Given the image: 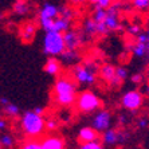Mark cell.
Here are the masks:
<instances>
[{"label": "cell", "mask_w": 149, "mask_h": 149, "mask_svg": "<svg viewBox=\"0 0 149 149\" xmlns=\"http://www.w3.org/2000/svg\"><path fill=\"white\" fill-rule=\"evenodd\" d=\"M111 125V114L108 110H98L93 117V125L91 128L95 132H106L110 129Z\"/></svg>", "instance_id": "9c48e42d"}, {"label": "cell", "mask_w": 149, "mask_h": 149, "mask_svg": "<svg viewBox=\"0 0 149 149\" xmlns=\"http://www.w3.org/2000/svg\"><path fill=\"white\" fill-rule=\"evenodd\" d=\"M128 32H129V34H132V35H139L140 34V27H139V26H136V24L129 26V27H128Z\"/></svg>", "instance_id": "1f68e13d"}, {"label": "cell", "mask_w": 149, "mask_h": 149, "mask_svg": "<svg viewBox=\"0 0 149 149\" xmlns=\"http://www.w3.org/2000/svg\"><path fill=\"white\" fill-rule=\"evenodd\" d=\"M85 32L89 35H97V23L93 19H87L85 22Z\"/></svg>", "instance_id": "7402d4cb"}, {"label": "cell", "mask_w": 149, "mask_h": 149, "mask_svg": "<svg viewBox=\"0 0 149 149\" xmlns=\"http://www.w3.org/2000/svg\"><path fill=\"white\" fill-rule=\"evenodd\" d=\"M63 40H65L66 50H77L82 43V36L78 31L69 30L63 34Z\"/></svg>", "instance_id": "8fae6325"}, {"label": "cell", "mask_w": 149, "mask_h": 149, "mask_svg": "<svg viewBox=\"0 0 149 149\" xmlns=\"http://www.w3.org/2000/svg\"><path fill=\"white\" fill-rule=\"evenodd\" d=\"M93 4L95 6V8H102V10H108L110 7L113 1L110 0H97V1H93Z\"/></svg>", "instance_id": "f1b7e54d"}, {"label": "cell", "mask_w": 149, "mask_h": 149, "mask_svg": "<svg viewBox=\"0 0 149 149\" xmlns=\"http://www.w3.org/2000/svg\"><path fill=\"white\" fill-rule=\"evenodd\" d=\"M132 4L137 10H146L149 7V0H134Z\"/></svg>", "instance_id": "f546056e"}, {"label": "cell", "mask_w": 149, "mask_h": 149, "mask_svg": "<svg viewBox=\"0 0 149 149\" xmlns=\"http://www.w3.org/2000/svg\"><path fill=\"white\" fill-rule=\"evenodd\" d=\"M137 43L146 45V43H148V34H139L137 35Z\"/></svg>", "instance_id": "4dcf8cb0"}, {"label": "cell", "mask_w": 149, "mask_h": 149, "mask_svg": "<svg viewBox=\"0 0 149 149\" xmlns=\"http://www.w3.org/2000/svg\"><path fill=\"white\" fill-rule=\"evenodd\" d=\"M15 144V140L14 137L8 133H3V134H0V145L1 148H12Z\"/></svg>", "instance_id": "ffe728a7"}, {"label": "cell", "mask_w": 149, "mask_h": 149, "mask_svg": "<svg viewBox=\"0 0 149 149\" xmlns=\"http://www.w3.org/2000/svg\"><path fill=\"white\" fill-rule=\"evenodd\" d=\"M19 149H42L40 148V141L36 139H27L20 144Z\"/></svg>", "instance_id": "d6986e66"}, {"label": "cell", "mask_w": 149, "mask_h": 149, "mask_svg": "<svg viewBox=\"0 0 149 149\" xmlns=\"http://www.w3.org/2000/svg\"><path fill=\"white\" fill-rule=\"evenodd\" d=\"M52 97L61 106H71L77 101L75 81L67 75L59 77L52 87Z\"/></svg>", "instance_id": "6da1fadb"}, {"label": "cell", "mask_w": 149, "mask_h": 149, "mask_svg": "<svg viewBox=\"0 0 149 149\" xmlns=\"http://www.w3.org/2000/svg\"><path fill=\"white\" fill-rule=\"evenodd\" d=\"M66 51V46L63 40V34L58 32H46L43 38V52L51 58L62 55Z\"/></svg>", "instance_id": "3957f363"}, {"label": "cell", "mask_w": 149, "mask_h": 149, "mask_svg": "<svg viewBox=\"0 0 149 149\" xmlns=\"http://www.w3.org/2000/svg\"><path fill=\"white\" fill-rule=\"evenodd\" d=\"M97 65L94 62H87L85 65H77L73 69V78L74 81L85 85H93L95 82V71Z\"/></svg>", "instance_id": "5b68a950"}, {"label": "cell", "mask_w": 149, "mask_h": 149, "mask_svg": "<svg viewBox=\"0 0 149 149\" xmlns=\"http://www.w3.org/2000/svg\"><path fill=\"white\" fill-rule=\"evenodd\" d=\"M0 149H1V145H0Z\"/></svg>", "instance_id": "b9f144b4"}, {"label": "cell", "mask_w": 149, "mask_h": 149, "mask_svg": "<svg viewBox=\"0 0 149 149\" xmlns=\"http://www.w3.org/2000/svg\"><path fill=\"white\" fill-rule=\"evenodd\" d=\"M19 35H20V39L26 43H30V42L34 40L35 35H36V26L32 23V22H27L20 27V31H19Z\"/></svg>", "instance_id": "7c38bea8"}, {"label": "cell", "mask_w": 149, "mask_h": 149, "mask_svg": "<svg viewBox=\"0 0 149 149\" xmlns=\"http://www.w3.org/2000/svg\"><path fill=\"white\" fill-rule=\"evenodd\" d=\"M132 51L136 56H145L146 55V45L136 43V45L132 47Z\"/></svg>", "instance_id": "d4e9b609"}, {"label": "cell", "mask_w": 149, "mask_h": 149, "mask_svg": "<svg viewBox=\"0 0 149 149\" xmlns=\"http://www.w3.org/2000/svg\"><path fill=\"white\" fill-rule=\"evenodd\" d=\"M70 24H71V20L66 19V17L58 16L55 20L52 22V27L50 32H58V34H65L66 31L70 30Z\"/></svg>", "instance_id": "5bb4252c"}, {"label": "cell", "mask_w": 149, "mask_h": 149, "mask_svg": "<svg viewBox=\"0 0 149 149\" xmlns=\"http://www.w3.org/2000/svg\"><path fill=\"white\" fill-rule=\"evenodd\" d=\"M61 70H62V65L59 62V59L56 58H50L45 65V71L49 75H58L61 73Z\"/></svg>", "instance_id": "2e32d148"}, {"label": "cell", "mask_w": 149, "mask_h": 149, "mask_svg": "<svg viewBox=\"0 0 149 149\" xmlns=\"http://www.w3.org/2000/svg\"><path fill=\"white\" fill-rule=\"evenodd\" d=\"M59 16V7L52 3H45L39 10V23L45 32H50L52 27V22Z\"/></svg>", "instance_id": "8992f818"}, {"label": "cell", "mask_w": 149, "mask_h": 149, "mask_svg": "<svg viewBox=\"0 0 149 149\" xmlns=\"http://www.w3.org/2000/svg\"><path fill=\"white\" fill-rule=\"evenodd\" d=\"M102 141L104 144H108V145H114L118 142V130L116 129H108L106 132H104L102 134Z\"/></svg>", "instance_id": "e0dca14e"}, {"label": "cell", "mask_w": 149, "mask_h": 149, "mask_svg": "<svg viewBox=\"0 0 149 149\" xmlns=\"http://www.w3.org/2000/svg\"><path fill=\"white\" fill-rule=\"evenodd\" d=\"M61 58L66 63H74V62H77V59H78V52H77L75 50H66V51L61 55Z\"/></svg>", "instance_id": "44dd1931"}, {"label": "cell", "mask_w": 149, "mask_h": 149, "mask_svg": "<svg viewBox=\"0 0 149 149\" xmlns=\"http://www.w3.org/2000/svg\"><path fill=\"white\" fill-rule=\"evenodd\" d=\"M20 128L28 139H38L46 130V120L34 111H26L20 118Z\"/></svg>", "instance_id": "7a4b0ae2"}, {"label": "cell", "mask_w": 149, "mask_h": 149, "mask_svg": "<svg viewBox=\"0 0 149 149\" xmlns=\"http://www.w3.org/2000/svg\"><path fill=\"white\" fill-rule=\"evenodd\" d=\"M129 134L126 132H120L118 130V142H125L126 140H128Z\"/></svg>", "instance_id": "d6a6232c"}, {"label": "cell", "mask_w": 149, "mask_h": 149, "mask_svg": "<svg viewBox=\"0 0 149 149\" xmlns=\"http://www.w3.org/2000/svg\"><path fill=\"white\" fill-rule=\"evenodd\" d=\"M12 11H14V14L19 15V16L26 15L30 11V4L27 1H23V0H17V1L14 3V6H12Z\"/></svg>", "instance_id": "ac0fdd59"}, {"label": "cell", "mask_w": 149, "mask_h": 149, "mask_svg": "<svg viewBox=\"0 0 149 149\" xmlns=\"http://www.w3.org/2000/svg\"><path fill=\"white\" fill-rule=\"evenodd\" d=\"M56 129H58V121H56V120H54V118L46 120V130H49V132H55Z\"/></svg>", "instance_id": "83f0119b"}, {"label": "cell", "mask_w": 149, "mask_h": 149, "mask_svg": "<svg viewBox=\"0 0 149 149\" xmlns=\"http://www.w3.org/2000/svg\"><path fill=\"white\" fill-rule=\"evenodd\" d=\"M42 149H65V140L58 134H49L40 141Z\"/></svg>", "instance_id": "30bf717a"}, {"label": "cell", "mask_w": 149, "mask_h": 149, "mask_svg": "<svg viewBox=\"0 0 149 149\" xmlns=\"http://www.w3.org/2000/svg\"><path fill=\"white\" fill-rule=\"evenodd\" d=\"M1 118H3V113H1V111H0V120H1Z\"/></svg>", "instance_id": "ab89813d"}, {"label": "cell", "mask_w": 149, "mask_h": 149, "mask_svg": "<svg viewBox=\"0 0 149 149\" xmlns=\"http://www.w3.org/2000/svg\"><path fill=\"white\" fill-rule=\"evenodd\" d=\"M121 104L128 110H137L142 105V94L139 90H129L122 95Z\"/></svg>", "instance_id": "ba28073f"}, {"label": "cell", "mask_w": 149, "mask_h": 149, "mask_svg": "<svg viewBox=\"0 0 149 149\" xmlns=\"http://www.w3.org/2000/svg\"><path fill=\"white\" fill-rule=\"evenodd\" d=\"M78 140L81 144H89V142L98 141V132H95L91 126H85L78 132Z\"/></svg>", "instance_id": "4fadbf2b"}, {"label": "cell", "mask_w": 149, "mask_h": 149, "mask_svg": "<svg viewBox=\"0 0 149 149\" xmlns=\"http://www.w3.org/2000/svg\"><path fill=\"white\" fill-rule=\"evenodd\" d=\"M100 75L105 82H108L110 85L116 79V67L113 65H104L100 69Z\"/></svg>", "instance_id": "9a60e30c"}, {"label": "cell", "mask_w": 149, "mask_h": 149, "mask_svg": "<svg viewBox=\"0 0 149 149\" xmlns=\"http://www.w3.org/2000/svg\"><path fill=\"white\" fill-rule=\"evenodd\" d=\"M1 17H3V14H1V12H0V19H1Z\"/></svg>", "instance_id": "60d3db41"}, {"label": "cell", "mask_w": 149, "mask_h": 149, "mask_svg": "<svg viewBox=\"0 0 149 149\" xmlns=\"http://www.w3.org/2000/svg\"><path fill=\"white\" fill-rule=\"evenodd\" d=\"M148 124H149V121L146 120V118H140L139 120V126L140 128H146Z\"/></svg>", "instance_id": "e575fe53"}, {"label": "cell", "mask_w": 149, "mask_h": 149, "mask_svg": "<svg viewBox=\"0 0 149 149\" xmlns=\"http://www.w3.org/2000/svg\"><path fill=\"white\" fill-rule=\"evenodd\" d=\"M118 15H120V4L113 3L110 7L106 10V17H105V20L102 22V24L106 27V30H108L109 32L117 31V30H120V27H121Z\"/></svg>", "instance_id": "52a82bcc"}, {"label": "cell", "mask_w": 149, "mask_h": 149, "mask_svg": "<svg viewBox=\"0 0 149 149\" xmlns=\"http://www.w3.org/2000/svg\"><path fill=\"white\" fill-rule=\"evenodd\" d=\"M105 17H106V10H102V8H95L93 12V19L95 23H102L105 20Z\"/></svg>", "instance_id": "603a6c76"}, {"label": "cell", "mask_w": 149, "mask_h": 149, "mask_svg": "<svg viewBox=\"0 0 149 149\" xmlns=\"http://www.w3.org/2000/svg\"><path fill=\"white\" fill-rule=\"evenodd\" d=\"M78 149H105L104 148V144L98 141H94V142H89V144H81V146Z\"/></svg>", "instance_id": "484cf974"}, {"label": "cell", "mask_w": 149, "mask_h": 149, "mask_svg": "<svg viewBox=\"0 0 149 149\" xmlns=\"http://www.w3.org/2000/svg\"><path fill=\"white\" fill-rule=\"evenodd\" d=\"M35 113V114H38V116H42L43 117V113H45V109L43 108H35L34 110H32Z\"/></svg>", "instance_id": "d590c367"}, {"label": "cell", "mask_w": 149, "mask_h": 149, "mask_svg": "<svg viewBox=\"0 0 149 149\" xmlns=\"http://www.w3.org/2000/svg\"><path fill=\"white\" fill-rule=\"evenodd\" d=\"M141 94H142V95H148V97H149V85H146V86L144 87V90L141 91Z\"/></svg>", "instance_id": "74e56055"}, {"label": "cell", "mask_w": 149, "mask_h": 149, "mask_svg": "<svg viewBox=\"0 0 149 149\" xmlns=\"http://www.w3.org/2000/svg\"><path fill=\"white\" fill-rule=\"evenodd\" d=\"M132 82L133 83H136V85H139V83H141L142 82V75L141 74H134V75H132Z\"/></svg>", "instance_id": "836d02e7"}, {"label": "cell", "mask_w": 149, "mask_h": 149, "mask_svg": "<svg viewBox=\"0 0 149 149\" xmlns=\"http://www.w3.org/2000/svg\"><path fill=\"white\" fill-rule=\"evenodd\" d=\"M116 77L122 82V81H125L126 78H128V70L125 69V67H122V66L116 67Z\"/></svg>", "instance_id": "4316f807"}, {"label": "cell", "mask_w": 149, "mask_h": 149, "mask_svg": "<svg viewBox=\"0 0 149 149\" xmlns=\"http://www.w3.org/2000/svg\"><path fill=\"white\" fill-rule=\"evenodd\" d=\"M75 105L81 113H93V111L98 110V108L101 106V100L93 91L83 90L77 95Z\"/></svg>", "instance_id": "277c9868"}, {"label": "cell", "mask_w": 149, "mask_h": 149, "mask_svg": "<svg viewBox=\"0 0 149 149\" xmlns=\"http://www.w3.org/2000/svg\"><path fill=\"white\" fill-rule=\"evenodd\" d=\"M4 111H6V114L10 116V117H17L20 110L17 108V105H14V104H8L7 106H4Z\"/></svg>", "instance_id": "cb8c5ba5"}, {"label": "cell", "mask_w": 149, "mask_h": 149, "mask_svg": "<svg viewBox=\"0 0 149 149\" xmlns=\"http://www.w3.org/2000/svg\"><path fill=\"white\" fill-rule=\"evenodd\" d=\"M7 124L8 122L6 121L4 118H1V120H0V130H4V129L7 128Z\"/></svg>", "instance_id": "8d00e7d4"}, {"label": "cell", "mask_w": 149, "mask_h": 149, "mask_svg": "<svg viewBox=\"0 0 149 149\" xmlns=\"http://www.w3.org/2000/svg\"><path fill=\"white\" fill-rule=\"evenodd\" d=\"M0 104L3 105V106H7V105L10 104V101H8L7 98H0Z\"/></svg>", "instance_id": "f35d334b"}]
</instances>
